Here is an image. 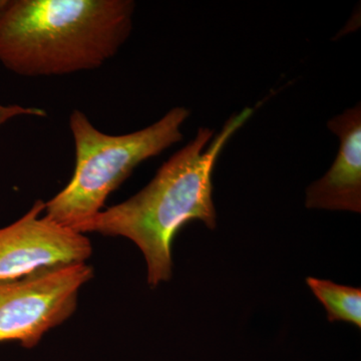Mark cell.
Returning a JSON list of instances; mask_svg holds the SVG:
<instances>
[{
	"label": "cell",
	"instance_id": "9",
	"mask_svg": "<svg viewBox=\"0 0 361 361\" xmlns=\"http://www.w3.org/2000/svg\"><path fill=\"white\" fill-rule=\"evenodd\" d=\"M7 0H0V11L6 6Z\"/></svg>",
	"mask_w": 361,
	"mask_h": 361
},
{
	"label": "cell",
	"instance_id": "6",
	"mask_svg": "<svg viewBox=\"0 0 361 361\" xmlns=\"http://www.w3.org/2000/svg\"><path fill=\"white\" fill-rule=\"evenodd\" d=\"M329 130L338 135V154L322 179L306 191L310 209L361 212V109L360 104L332 118Z\"/></svg>",
	"mask_w": 361,
	"mask_h": 361
},
{
	"label": "cell",
	"instance_id": "1",
	"mask_svg": "<svg viewBox=\"0 0 361 361\" xmlns=\"http://www.w3.org/2000/svg\"><path fill=\"white\" fill-rule=\"evenodd\" d=\"M252 113L247 108L233 116L213 141L212 130L200 128L193 141L159 169L148 186L73 230L130 239L146 259L149 286L168 281L173 274V241L180 228L192 220L216 228L214 168L226 142Z\"/></svg>",
	"mask_w": 361,
	"mask_h": 361
},
{
	"label": "cell",
	"instance_id": "7",
	"mask_svg": "<svg viewBox=\"0 0 361 361\" xmlns=\"http://www.w3.org/2000/svg\"><path fill=\"white\" fill-rule=\"evenodd\" d=\"M308 286L327 311L330 322H349L361 329V290L329 281L308 277Z\"/></svg>",
	"mask_w": 361,
	"mask_h": 361
},
{
	"label": "cell",
	"instance_id": "8",
	"mask_svg": "<svg viewBox=\"0 0 361 361\" xmlns=\"http://www.w3.org/2000/svg\"><path fill=\"white\" fill-rule=\"evenodd\" d=\"M47 115L44 110L37 108H23L20 106H4L0 104V127L7 121L18 116H44Z\"/></svg>",
	"mask_w": 361,
	"mask_h": 361
},
{
	"label": "cell",
	"instance_id": "2",
	"mask_svg": "<svg viewBox=\"0 0 361 361\" xmlns=\"http://www.w3.org/2000/svg\"><path fill=\"white\" fill-rule=\"evenodd\" d=\"M130 0H7L0 63L28 78L97 70L129 39Z\"/></svg>",
	"mask_w": 361,
	"mask_h": 361
},
{
	"label": "cell",
	"instance_id": "5",
	"mask_svg": "<svg viewBox=\"0 0 361 361\" xmlns=\"http://www.w3.org/2000/svg\"><path fill=\"white\" fill-rule=\"evenodd\" d=\"M44 209V202L37 200L20 219L0 229V280L85 263L92 256L85 234L40 216Z\"/></svg>",
	"mask_w": 361,
	"mask_h": 361
},
{
	"label": "cell",
	"instance_id": "3",
	"mask_svg": "<svg viewBox=\"0 0 361 361\" xmlns=\"http://www.w3.org/2000/svg\"><path fill=\"white\" fill-rule=\"evenodd\" d=\"M189 115L186 108L172 109L145 129L111 135L96 129L82 111H73L75 171L65 189L45 203L44 215L73 229L94 218L135 168L183 139L180 128Z\"/></svg>",
	"mask_w": 361,
	"mask_h": 361
},
{
	"label": "cell",
	"instance_id": "4",
	"mask_svg": "<svg viewBox=\"0 0 361 361\" xmlns=\"http://www.w3.org/2000/svg\"><path fill=\"white\" fill-rule=\"evenodd\" d=\"M94 276L87 263L47 268L0 280V342L32 348L77 308L78 292Z\"/></svg>",
	"mask_w": 361,
	"mask_h": 361
}]
</instances>
